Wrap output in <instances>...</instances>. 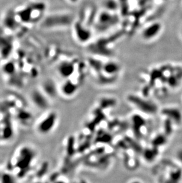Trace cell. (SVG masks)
I'll use <instances>...</instances> for the list:
<instances>
[{
    "label": "cell",
    "instance_id": "cell-1",
    "mask_svg": "<svg viewBox=\"0 0 182 183\" xmlns=\"http://www.w3.org/2000/svg\"><path fill=\"white\" fill-rule=\"evenodd\" d=\"M74 19L73 14L68 12H58L50 14L46 17L42 23L44 28L53 29L59 28H66L72 26Z\"/></svg>",
    "mask_w": 182,
    "mask_h": 183
},
{
    "label": "cell",
    "instance_id": "cell-2",
    "mask_svg": "<svg viewBox=\"0 0 182 183\" xmlns=\"http://www.w3.org/2000/svg\"><path fill=\"white\" fill-rule=\"evenodd\" d=\"M35 157L36 152L33 148L28 146H23L19 151L15 166L20 173H26L31 166Z\"/></svg>",
    "mask_w": 182,
    "mask_h": 183
},
{
    "label": "cell",
    "instance_id": "cell-3",
    "mask_svg": "<svg viewBox=\"0 0 182 183\" xmlns=\"http://www.w3.org/2000/svg\"><path fill=\"white\" fill-rule=\"evenodd\" d=\"M73 35L78 42L86 44L90 42L92 37V31L89 26L83 21H74L72 26Z\"/></svg>",
    "mask_w": 182,
    "mask_h": 183
},
{
    "label": "cell",
    "instance_id": "cell-4",
    "mask_svg": "<svg viewBox=\"0 0 182 183\" xmlns=\"http://www.w3.org/2000/svg\"><path fill=\"white\" fill-rule=\"evenodd\" d=\"M58 116L55 112H50L46 114L37 124L36 130L41 135L49 134L54 128Z\"/></svg>",
    "mask_w": 182,
    "mask_h": 183
},
{
    "label": "cell",
    "instance_id": "cell-5",
    "mask_svg": "<svg viewBox=\"0 0 182 183\" xmlns=\"http://www.w3.org/2000/svg\"><path fill=\"white\" fill-rule=\"evenodd\" d=\"M163 25L160 22L154 21L144 27L140 32L141 38L146 42L156 39L163 31Z\"/></svg>",
    "mask_w": 182,
    "mask_h": 183
},
{
    "label": "cell",
    "instance_id": "cell-6",
    "mask_svg": "<svg viewBox=\"0 0 182 183\" xmlns=\"http://www.w3.org/2000/svg\"><path fill=\"white\" fill-rule=\"evenodd\" d=\"M118 19L112 11H105L96 17V23L99 30H105L116 25Z\"/></svg>",
    "mask_w": 182,
    "mask_h": 183
},
{
    "label": "cell",
    "instance_id": "cell-7",
    "mask_svg": "<svg viewBox=\"0 0 182 183\" xmlns=\"http://www.w3.org/2000/svg\"><path fill=\"white\" fill-rule=\"evenodd\" d=\"M30 98L33 104L39 109L45 110L49 106L48 96L41 89H34L30 94Z\"/></svg>",
    "mask_w": 182,
    "mask_h": 183
},
{
    "label": "cell",
    "instance_id": "cell-8",
    "mask_svg": "<svg viewBox=\"0 0 182 183\" xmlns=\"http://www.w3.org/2000/svg\"><path fill=\"white\" fill-rule=\"evenodd\" d=\"M73 67L72 64L69 62H62L57 67V71L59 75L63 78L69 77L73 72Z\"/></svg>",
    "mask_w": 182,
    "mask_h": 183
},
{
    "label": "cell",
    "instance_id": "cell-9",
    "mask_svg": "<svg viewBox=\"0 0 182 183\" xmlns=\"http://www.w3.org/2000/svg\"><path fill=\"white\" fill-rule=\"evenodd\" d=\"M54 85L53 82L50 80H46L44 81L41 86V90L48 97L53 96L54 95Z\"/></svg>",
    "mask_w": 182,
    "mask_h": 183
},
{
    "label": "cell",
    "instance_id": "cell-10",
    "mask_svg": "<svg viewBox=\"0 0 182 183\" xmlns=\"http://www.w3.org/2000/svg\"><path fill=\"white\" fill-rule=\"evenodd\" d=\"M75 86L70 81H67L61 87L60 91L63 94L66 96H69L73 94L75 90Z\"/></svg>",
    "mask_w": 182,
    "mask_h": 183
},
{
    "label": "cell",
    "instance_id": "cell-11",
    "mask_svg": "<svg viewBox=\"0 0 182 183\" xmlns=\"http://www.w3.org/2000/svg\"><path fill=\"white\" fill-rule=\"evenodd\" d=\"M4 71L8 75H11L15 71L14 64L12 62L7 64L4 67Z\"/></svg>",
    "mask_w": 182,
    "mask_h": 183
},
{
    "label": "cell",
    "instance_id": "cell-12",
    "mask_svg": "<svg viewBox=\"0 0 182 183\" xmlns=\"http://www.w3.org/2000/svg\"><path fill=\"white\" fill-rule=\"evenodd\" d=\"M0 181H1L3 182H11L14 181L12 177L8 174H2Z\"/></svg>",
    "mask_w": 182,
    "mask_h": 183
},
{
    "label": "cell",
    "instance_id": "cell-13",
    "mask_svg": "<svg viewBox=\"0 0 182 183\" xmlns=\"http://www.w3.org/2000/svg\"><path fill=\"white\" fill-rule=\"evenodd\" d=\"M66 1L70 4H77L80 1V0H66Z\"/></svg>",
    "mask_w": 182,
    "mask_h": 183
},
{
    "label": "cell",
    "instance_id": "cell-14",
    "mask_svg": "<svg viewBox=\"0 0 182 183\" xmlns=\"http://www.w3.org/2000/svg\"><path fill=\"white\" fill-rule=\"evenodd\" d=\"M1 175H2V174L0 173V180H1Z\"/></svg>",
    "mask_w": 182,
    "mask_h": 183
},
{
    "label": "cell",
    "instance_id": "cell-15",
    "mask_svg": "<svg viewBox=\"0 0 182 183\" xmlns=\"http://www.w3.org/2000/svg\"><path fill=\"white\" fill-rule=\"evenodd\" d=\"M181 36H182V30H181Z\"/></svg>",
    "mask_w": 182,
    "mask_h": 183
}]
</instances>
